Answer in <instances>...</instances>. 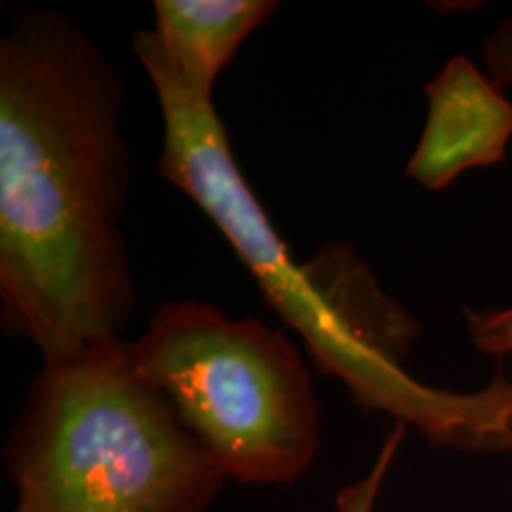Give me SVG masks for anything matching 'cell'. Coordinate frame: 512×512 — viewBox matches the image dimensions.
Masks as SVG:
<instances>
[{"instance_id":"obj_9","label":"cell","mask_w":512,"mask_h":512,"mask_svg":"<svg viewBox=\"0 0 512 512\" xmlns=\"http://www.w3.org/2000/svg\"><path fill=\"white\" fill-rule=\"evenodd\" d=\"M482 60L486 74L501 88H512V15L498 22L484 38Z\"/></svg>"},{"instance_id":"obj_5","label":"cell","mask_w":512,"mask_h":512,"mask_svg":"<svg viewBox=\"0 0 512 512\" xmlns=\"http://www.w3.org/2000/svg\"><path fill=\"white\" fill-rule=\"evenodd\" d=\"M427 114L406 176L439 192L472 169H489L508 157L512 102L470 57L453 55L425 83Z\"/></svg>"},{"instance_id":"obj_2","label":"cell","mask_w":512,"mask_h":512,"mask_svg":"<svg viewBox=\"0 0 512 512\" xmlns=\"http://www.w3.org/2000/svg\"><path fill=\"white\" fill-rule=\"evenodd\" d=\"M164 121L157 171L200 207L252 273L264 302L302 337L318 373L337 377L366 413L415 430L432 448L475 456L512 453V377L484 387H432L408 370L420 323L382 290L347 242L297 261L233 155L214 102L197 100L143 62Z\"/></svg>"},{"instance_id":"obj_7","label":"cell","mask_w":512,"mask_h":512,"mask_svg":"<svg viewBox=\"0 0 512 512\" xmlns=\"http://www.w3.org/2000/svg\"><path fill=\"white\" fill-rule=\"evenodd\" d=\"M406 427L392 425L389 432L384 434L380 448H377V456L370 465V470L356 482L344 484L337 491L335 498V512H375L377 498L384 482H387L389 472H392L394 460L399 456V448L406 439Z\"/></svg>"},{"instance_id":"obj_6","label":"cell","mask_w":512,"mask_h":512,"mask_svg":"<svg viewBox=\"0 0 512 512\" xmlns=\"http://www.w3.org/2000/svg\"><path fill=\"white\" fill-rule=\"evenodd\" d=\"M155 27L133 36V55H147L185 93L214 102L223 69L242 43L278 12L275 0H155Z\"/></svg>"},{"instance_id":"obj_8","label":"cell","mask_w":512,"mask_h":512,"mask_svg":"<svg viewBox=\"0 0 512 512\" xmlns=\"http://www.w3.org/2000/svg\"><path fill=\"white\" fill-rule=\"evenodd\" d=\"M467 337L484 356H512V304L501 309L467 311Z\"/></svg>"},{"instance_id":"obj_3","label":"cell","mask_w":512,"mask_h":512,"mask_svg":"<svg viewBox=\"0 0 512 512\" xmlns=\"http://www.w3.org/2000/svg\"><path fill=\"white\" fill-rule=\"evenodd\" d=\"M12 512H207L228 475L128 339L46 361L3 446Z\"/></svg>"},{"instance_id":"obj_4","label":"cell","mask_w":512,"mask_h":512,"mask_svg":"<svg viewBox=\"0 0 512 512\" xmlns=\"http://www.w3.org/2000/svg\"><path fill=\"white\" fill-rule=\"evenodd\" d=\"M131 356L228 479L287 486L316 463L320 403L285 330L181 299L152 313Z\"/></svg>"},{"instance_id":"obj_1","label":"cell","mask_w":512,"mask_h":512,"mask_svg":"<svg viewBox=\"0 0 512 512\" xmlns=\"http://www.w3.org/2000/svg\"><path fill=\"white\" fill-rule=\"evenodd\" d=\"M124 95L72 17L12 15L0 38V328L43 363L124 339L136 316Z\"/></svg>"}]
</instances>
